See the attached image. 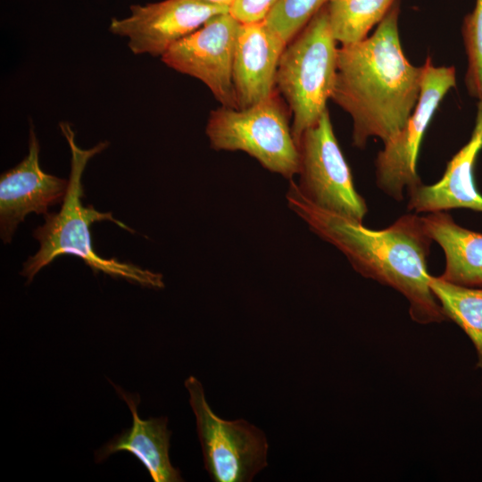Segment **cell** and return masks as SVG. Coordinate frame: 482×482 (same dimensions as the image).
Listing matches in <instances>:
<instances>
[{
  "label": "cell",
  "instance_id": "cell-1",
  "mask_svg": "<svg viewBox=\"0 0 482 482\" xmlns=\"http://www.w3.org/2000/svg\"><path fill=\"white\" fill-rule=\"evenodd\" d=\"M286 200L313 233L344 253L357 272L401 293L409 302L413 321L427 325L446 320L429 286L428 257L433 240L417 213L404 214L386 229H370L317 207L293 179Z\"/></svg>",
  "mask_w": 482,
  "mask_h": 482
},
{
  "label": "cell",
  "instance_id": "cell-2",
  "mask_svg": "<svg viewBox=\"0 0 482 482\" xmlns=\"http://www.w3.org/2000/svg\"><path fill=\"white\" fill-rule=\"evenodd\" d=\"M397 0L364 40L337 50L331 99L353 120V145L364 148L370 137L384 144L395 138L412 113L420 91L422 66L403 54Z\"/></svg>",
  "mask_w": 482,
  "mask_h": 482
},
{
  "label": "cell",
  "instance_id": "cell-3",
  "mask_svg": "<svg viewBox=\"0 0 482 482\" xmlns=\"http://www.w3.org/2000/svg\"><path fill=\"white\" fill-rule=\"evenodd\" d=\"M60 129L71 150L67 192L59 212L46 213L45 223L34 230L33 236L38 241L39 248L24 262L21 274L29 283L37 272L57 257L70 254L83 260L95 273L100 271L145 287L163 288V277L161 273L115 258H104L95 252L90 232L92 223L108 220L131 233L134 230L116 220L112 212H99L93 205L86 206L82 202V176L86 166L91 158L108 146V142H100L89 149H83L77 145L71 124L61 122Z\"/></svg>",
  "mask_w": 482,
  "mask_h": 482
},
{
  "label": "cell",
  "instance_id": "cell-4",
  "mask_svg": "<svg viewBox=\"0 0 482 482\" xmlns=\"http://www.w3.org/2000/svg\"><path fill=\"white\" fill-rule=\"evenodd\" d=\"M327 4L286 46L277 70L276 86L293 113L292 134L297 144L303 133L327 111L333 92L336 47Z\"/></svg>",
  "mask_w": 482,
  "mask_h": 482
},
{
  "label": "cell",
  "instance_id": "cell-5",
  "mask_svg": "<svg viewBox=\"0 0 482 482\" xmlns=\"http://www.w3.org/2000/svg\"><path fill=\"white\" fill-rule=\"evenodd\" d=\"M205 133L215 150L245 152L266 170L289 179L299 172L298 146L276 92L247 108L212 111Z\"/></svg>",
  "mask_w": 482,
  "mask_h": 482
},
{
  "label": "cell",
  "instance_id": "cell-6",
  "mask_svg": "<svg viewBox=\"0 0 482 482\" xmlns=\"http://www.w3.org/2000/svg\"><path fill=\"white\" fill-rule=\"evenodd\" d=\"M185 386L195 417L204 469L215 482H249L267 465L264 433L245 420H227L208 404L201 382L188 377Z\"/></svg>",
  "mask_w": 482,
  "mask_h": 482
},
{
  "label": "cell",
  "instance_id": "cell-7",
  "mask_svg": "<svg viewBox=\"0 0 482 482\" xmlns=\"http://www.w3.org/2000/svg\"><path fill=\"white\" fill-rule=\"evenodd\" d=\"M297 146L300 192L317 207L362 223L368 212L367 204L354 187L328 110L303 133Z\"/></svg>",
  "mask_w": 482,
  "mask_h": 482
},
{
  "label": "cell",
  "instance_id": "cell-8",
  "mask_svg": "<svg viewBox=\"0 0 482 482\" xmlns=\"http://www.w3.org/2000/svg\"><path fill=\"white\" fill-rule=\"evenodd\" d=\"M455 86L454 67L435 66L428 57L412 113L397 136L384 144L375 162L377 186L393 199L402 201L405 189L421 184L416 163L422 137L439 103Z\"/></svg>",
  "mask_w": 482,
  "mask_h": 482
},
{
  "label": "cell",
  "instance_id": "cell-9",
  "mask_svg": "<svg viewBox=\"0 0 482 482\" xmlns=\"http://www.w3.org/2000/svg\"><path fill=\"white\" fill-rule=\"evenodd\" d=\"M241 22L229 12L217 14L173 44L162 61L207 86L221 106L238 109L233 61Z\"/></svg>",
  "mask_w": 482,
  "mask_h": 482
},
{
  "label": "cell",
  "instance_id": "cell-10",
  "mask_svg": "<svg viewBox=\"0 0 482 482\" xmlns=\"http://www.w3.org/2000/svg\"><path fill=\"white\" fill-rule=\"evenodd\" d=\"M229 7L202 0H163L133 4L125 18H113L109 29L128 38L135 54L162 56L173 44L201 28Z\"/></svg>",
  "mask_w": 482,
  "mask_h": 482
},
{
  "label": "cell",
  "instance_id": "cell-11",
  "mask_svg": "<svg viewBox=\"0 0 482 482\" xmlns=\"http://www.w3.org/2000/svg\"><path fill=\"white\" fill-rule=\"evenodd\" d=\"M40 146L30 127L29 153L0 178V235L10 243L19 224L29 213L46 214L63 201L69 181L45 172L39 164Z\"/></svg>",
  "mask_w": 482,
  "mask_h": 482
},
{
  "label": "cell",
  "instance_id": "cell-12",
  "mask_svg": "<svg viewBox=\"0 0 482 482\" xmlns=\"http://www.w3.org/2000/svg\"><path fill=\"white\" fill-rule=\"evenodd\" d=\"M286 46L264 21L241 23L233 61L238 109L253 105L275 92L277 70Z\"/></svg>",
  "mask_w": 482,
  "mask_h": 482
},
{
  "label": "cell",
  "instance_id": "cell-13",
  "mask_svg": "<svg viewBox=\"0 0 482 482\" xmlns=\"http://www.w3.org/2000/svg\"><path fill=\"white\" fill-rule=\"evenodd\" d=\"M482 150V102L478 101L474 129L469 141L448 162L439 181L409 190L408 210L434 212L465 208L482 212V195L475 185L474 168Z\"/></svg>",
  "mask_w": 482,
  "mask_h": 482
},
{
  "label": "cell",
  "instance_id": "cell-14",
  "mask_svg": "<svg viewBox=\"0 0 482 482\" xmlns=\"http://www.w3.org/2000/svg\"><path fill=\"white\" fill-rule=\"evenodd\" d=\"M117 394L123 399L133 417L131 428L113 436L95 453L96 462L100 463L118 452L132 453L146 469L154 482H179L183 478L179 469L170 461L168 418L142 420L137 413L140 396L125 392L113 384Z\"/></svg>",
  "mask_w": 482,
  "mask_h": 482
},
{
  "label": "cell",
  "instance_id": "cell-15",
  "mask_svg": "<svg viewBox=\"0 0 482 482\" xmlns=\"http://www.w3.org/2000/svg\"><path fill=\"white\" fill-rule=\"evenodd\" d=\"M421 220L445 256L439 277L457 285L482 287V234L460 226L445 211L428 212Z\"/></svg>",
  "mask_w": 482,
  "mask_h": 482
},
{
  "label": "cell",
  "instance_id": "cell-16",
  "mask_svg": "<svg viewBox=\"0 0 482 482\" xmlns=\"http://www.w3.org/2000/svg\"><path fill=\"white\" fill-rule=\"evenodd\" d=\"M429 286L446 320L456 323L470 339L482 372V287L457 285L434 276Z\"/></svg>",
  "mask_w": 482,
  "mask_h": 482
},
{
  "label": "cell",
  "instance_id": "cell-17",
  "mask_svg": "<svg viewBox=\"0 0 482 482\" xmlns=\"http://www.w3.org/2000/svg\"><path fill=\"white\" fill-rule=\"evenodd\" d=\"M397 0H329L327 4L334 39L342 46L359 43L384 19Z\"/></svg>",
  "mask_w": 482,
  "mask_h": 482
},
{
  "label": "cell",
  "instance_id": "cell-18",
  "mask_svg": "<svg viewBox=\"0 0 482 482\" xmlns=\"http://www.w3.org/2000/svg\"><path fill=\"white\" fill-rule=\"evenodd\" d=\"M329 0H278L265 23L287 45Z\"/></svg>",
  "mask_w": 482,
  "mask_h": 482
},
{
  "label": "cell",
  "instance_id": "cell-19",
  "mask_svg": "<svg viewBox=\"0 0 482 482\" xmlns=\"http://www.w3.org/2000/svg\"><path fill=\"white\" fill-rule=\"evenodd\" d=\"M461 34L468 59L465 84L470 96L482 102V0L462 21Z\"/></svg>",
  "mask_w": 482,
  "mask_h": 482
},
{
  "label": "cell",
  "instance_id": "cell-20",
  "mask_svg": "<svg viewBox=\"0 0 482 482\" xmlns=\"http://www.w3.org/2000/svg\"><path fill=\"white\" fill-rule=\"evenodd\" d=\"M278 0H236L229 12L241 23L263 21Z\"/></svg>",
  "mask_w": 482,
  "mask_h": 482
},
{
  "label": "cell",
  "instance_id": "cell-21",
  "mask_svg": "<svg viewBox=\"0 0 482 482\" xmlns=\"http://www.w3.org/2000/svg\"><path fill=\"white\" fill-rule=\"evenodd\" d=\"M202 1L229 8L236 0H202Z\"/></svg>",
  "mask_w": 482,
  "mask_h": 482
}]
</instances>
